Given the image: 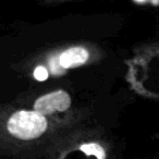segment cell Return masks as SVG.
Here are the masks:
<instances>
[{"mask_svg":"<svg viewBox=\"0 0 159 159\" xmlns=\"http://www.w3.org/2000/svg\"><path fill=\"white\" fill-rule=\"evenodd\" d=\"M7 126L9 133L14 137L30 141L44 134L47 130V120L45 116L35 110H21L11 116Z\"/></svg>","mask_w":159,"mask_h":159,"instance_id":"1","label":"cell"},{"mask_svg":"<svg viewBox=\"0 0 159 159\" xmlns=\"http://www.w3.org/2000/svg\"><path fill=\"white\" fill-rule=\"evenodd\" d=\"M71 105V98L64 91L52 92L39 97L34 104V110L40 115H51L56 111H66Z\"/></svg>","mask_w":159,"mask_h":159,"instance_id":"2","label":"cell"},{"mask_svg":"<svg viewBox=\"0 0 159 159\" xmlns=\"http://www.w3.org/2000/svg\"><path fill=\"white\" fill-rule=\"evenodd\" d=\"M89 53L86 49L82 47H72L66 49V51L59 56L60 66L66 68H74V66H82L89 60Z\"/></svg>","mask_w":159,"mask_h":159,"instance_id":"3","label":"cell"},{"mask_svg":"<svg viewBox=\"0 0 159 159\" xmlns=\"http://www.w3.org/2000/svg\"><path fill=\"white\" fill-rule=\"evenodd\" d=\"M81 150L84 152L87 155H94L97 157V159H106V154L105 150L102 149V146H99L98 144L91 143V144H84L81 146Z\"/></svg>","mask_w":159,"mask_h":159,"instance_id":"4","label":"cell"},{"mask_svg":"<svg viewBox=\"0 0 159 159\" xmlns=\"http://www.w3.org/2000/svg\"><path fill=\"white\" fill-rule=\"evenodd\" d=\"M34 77L35 80L39 81V82H43V81H46L48 79V71L45 66H37L34 71Z\"/></svg>","mask_w":159,"mask_h":159,"instance_id":"5","label":"cell"},{"mask_svg":"<svg viewBox=\"0 0 159 159\" xmlns=\"http://www.w3.org/2000/svg\"><path fill=\"white\" fill-rule=\"evenodd\" d=\"M134 1H136V2H144L146 0H134Z\"/></svg>","mask_w":159,"mask_h":159,"instance_id":"6","label":"cell"}]
</instances>
